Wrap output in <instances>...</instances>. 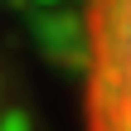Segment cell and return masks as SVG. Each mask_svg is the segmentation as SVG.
Wrapping results in <instances>:
<instances>
[{
    "label": "cell",
    "instance_id": "cell-1",
    "mask_svg": "<svg viewBox=\"0 0 131 131\" xmlns=\"http://www.w3.org/2000/svg\"><path fill=\"white\" fill-rule=\"evenodd\" d=\"M88 126L131 131V0H88Z\"/></svg>",
    "mask_w": 131,
    "mask_h": 131
}]
</instances>
